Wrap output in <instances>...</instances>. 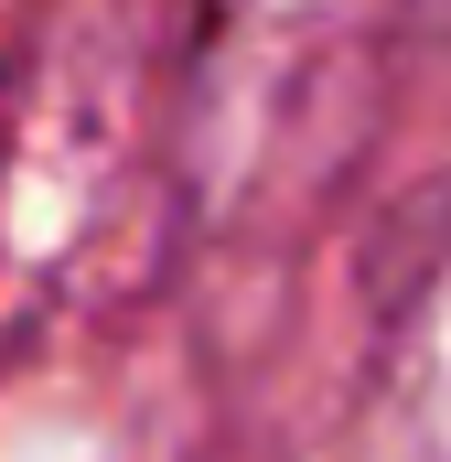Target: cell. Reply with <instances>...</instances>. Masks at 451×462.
Here are the masks:
<instances>
[{"label":"cell","mask_w":451,"mask_h":462,"mask_svg":"<svg viewBox=\"0 0 451 462\" xmlns=\"http://www.w3.org/2000/svg\"><path fill=\"white\" fill-rule=\"evenodd\" d=\"M0 172H11V87H0Z\"/></svg>","instance_id":"1"}]
</instances>
